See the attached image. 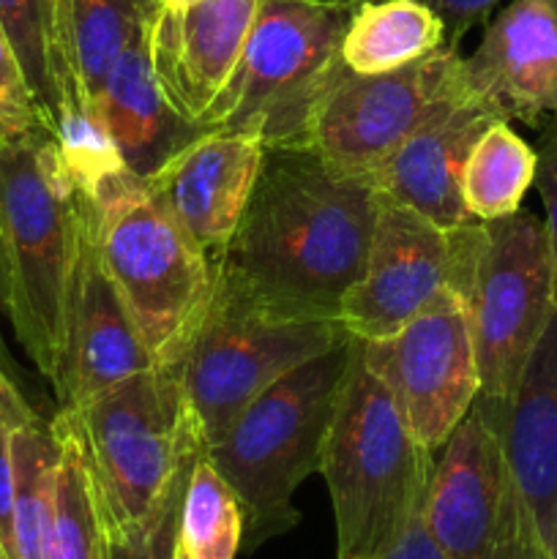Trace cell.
Listing matches in <instances>:
<instances>
[{
    "label": "cell",
    "mask_w": 557,
    "mask_h": 559,
    "mask_svg": "<svg viewBox=\"0 0 557 559\" xmlns=\"http://www.w3.org/2000/svg\"><path fill=\"white\" fill-rule=\"evenodd\" d=\"M375 183L311 147H265L235 235L213 262L216 284L293 314L339 320L375 229Z\"/></svg>",
    "instance_id": "6da1fadb"
},
{
    "label": "cell",
    "mask_w": 557,
    "mask_h": 559,
    "mask_svg": "<svg viewBox=\"0 0 557 559\" xmlns=\"http://www.w3.org/2000/svg\"><path fill=\"white\" fill-rule=\"evenodd\" d=\"M85 191L58 140L36 126L0 140V306L16 342L55 385Z\"/></svg>",
    "instance_id": "7a4b0ae2"
},
{
    "label": "cell",
    "mask_w": 557,
    "mask_h": 559,
    "mask_svg": "<svg viewBox=\"0 0 557 559\" xmlns=\"http://www.w3.org/2000/svg\"><path fill=\"white\" fill-rule=\"evenodd\" d=\"M435 459L353 338L320 462L336 522V559H382L402 540L429 495Z\"/></svg>",
    "instance_id": "3957f363"
},
{
    "label": "cell",
    "mask_w": 557,
    "mask_h": 559,
    "mask_svg": "<svg viewBox=\"0 0 557 559\" xmlns=\"http://www.w3.org/2000/svg\"><path fill=\"white\" fill-rule=\"evenodd\" d=\"M107 538L156 522L183 495L202 453L180 364H156L74 409Z\"/></svg>",
    "instance_id": "277c9868"
},
{
    "label": "cell",
    "mask_w": 557,
    "mask_h": 559,
    "mask_svg": "<svg viewBox=\"0 0 557 559\" xmlns=\"http://www.w3.org/2000/svg\"><path fill=\"white\" fill-rule=\"evenodd\" d=\"M349 355L353 336L284 374L202 451L238 497L249 551L300 522L293 497L309 475L320 473Z\"/></svg>",
    "instance_id": "5b68a950"
},
{
    "label": "cell",
    "mask_w": 557,
    "mask_h": 559,
    "mask_svg": "<svg viewBox=\"0 0 557 559\" xmlns=\"http://www.w3.org/2000/svg\"><path fill=\"white\" fill-rule=\"evenodd\" d=\"M102 262L156 364H183L211 306L216 271L145 178L120 169L93 189Z\"/></svg>",
    "instance_id": "8992f818"
},
{
    "label": "cell",
    "mask_w": 557,
    "mask_h": 559,
    "mask_svg": "<svg viewBox=\"0 0 557 559\" xmlns=\"http://www.w3.org/2000/svg\"><path fill=\"white\" fill-rule=\"evenodd\" d=\"M364 0H260L233 80L205 131H249L265 147H306L311 118L344 69L342 41Z\"/></svg>",
    "instance_id": "52a82bcc"
},
{
    "label": "cell",
    "mask_w": 557,
    "mask_h": 559,
    "mask_svg": "<svg viewBox=\"0 0 557 559\" xmlns=\"http://www.w3.org/2000/svg\"><path fill=\"white\" fill-rule=\"evenodd\" d=\"M451 238V287L470 304L481 396L508 402L557 309L544 218L530 211L473 218Z\"/></svg>",
    "instance_id": "ba28073f"
},
{
    "label": "cell",
    "mask_w": 557,
    "mask_h": 559,
    "mask_svg": "<svg viewBox=\"0 0 557 559\" xmlns=\"http://www.w3.org/2000/svg\"><path fill=\"white\" fill-rule=\"evenodd\" d=\"M347 336L342 320L273 309L216 284L180 364L186 404L202 451L222 440L238 415L273 382Z\"/></svg>",
    "instance_id": "9c48e42d"
},
{
    "label": "cell",
    "mask_w": 557,
    "mask_h": 559,
    "mask_svg": "<svg viewBox=\"0 0 557 559\" xmlns=\"http://www.w3.org/2000/svg\"><path fill=\"white\" fill-rule=\"evenodd\" d=\"M500 424L502 402L478 393L435 459L424 522L442 559H546Z\"/></svg>",
    "instance_id": "30bf717a"
},
{
    "label": "cell",
    "mask_w": 557,
    "mask_h": 559,
    "mask_svg": "<svg viewBox=\"0 0 557 559\" xmlns=\"http://www.w3.org/2000/svg\"><path fill=\"white\" fill-rule=\"evenodd\" d=\"M467 93L464 58L448 44L388 74H355L344 66L317 104L306 147L371 180L413 131Z\"/></svg>",
    "instance_id": "8fae6325"
},
{
    "label": "cell",
    "mask_w": 557,
    "mask_h": 559,
    "mask_svg": "<svg viewBox=\"0 0 557 559\" xmlns=\"http://www.w3.org/2000/svg\"><path fill=\"white\" fill-rule=\"evenodd\" d=\"M360 358L388 388L415 440L440 453L481 393L470 304L442 287L393 336L360 342Z\"/></svg>",
    "instance_id": "7c38bea8"
},
{
    "label": "cell",
    "mask_w": 557,
    "mask_h": 559,
    "mask_svg": "<svg viewBox=\"0 0 557 559\" xmlns=\"http://www.w3.org/2000/svg\"><path fill=\"white\" fill-rule=\"evenodd\" d=\"M451 229L377 189L364 273L342 300L344 331L360 342L388 338L451 287Z\"/></svg>",
    "instance_id": "4fadbf2b"
},
{
    "label": "cell",
    "mask_w": 557,
    "mask_h": 559,
    "mask_svg": "<svg viewBox=\"0 0 557 559\" xmlns=\"http://www.w3.org/2000/svg\"><path fill=\"white\" fill-rule=\"evenodd\" d=\"M151 366H156V360L142 344L102 262L93 227V205L85 194L66 311L63 360L52 385L58 409L80 407L115 382Z\"/></svg>",
    "instance_id": "5bb4252c"
},
{
    "label": "cell",
    "mask_w": 557,
    "mask_h": 559,
    "mask_svg": "<svg viewBox=\"0 0 557 559\" xmlns=\"http://www.w3.org/2000/svg\"><path fill=\"white\" fill-rule=\"evenodd\" d=\"M262 156L265 145L249 131H202L145 180L169 216L216 262L249 205Z\"/></svg>",
    "instance_id": "9a60e30c"
},
{
    "label": "cell",
    "mask_w": 557,
    "mask_h": 559,
    "mask_svg": "<svg viewBox=\"0 0 557 559\" xmlns=\"http://www.w3.org/2000/svg\"><path fill=\"white\" fill-rule=\"evenodd\" d=\"M260 0H194L151 16V58L169 107L200 126L244 55ZM205 131V129H202Z\"/></svg>",
    "instance_id": "2e32d148"
},
{
    "label": "cell",
    "mask_w": 557,
    "mask_h": 559,
    "mask_svg": "<svg viewBox=\"0 0 557 559\" xmlns=\"http://www.w3.org/2000/svg\"><path fill=\"white\" fill-rule=\"evenodd\" d=\"M464 80L508 123L557 126V0H511L464 58Z\"/></svg>",
    "instance_id": "e0dca14e"
},
{
    "label": "cell",
    "mask_w": 557,
    "mask_h": 559,
    "mask_svg": "<svg viewBox=\"0 0 557 559\" xmlns=\"http://www.w3.org/2000/svg\"><path fill=\"white\" fill-rule=\"evenodd\" d=\"M502 120L475 93L457 98L431 115L375 173V189L415 207L442 229L473 222L464 207L462 173L470 151L486 126Z\"/></svg>",
    "instance_id": "ac0fdd59"
},
{
    "label": "cell",
    "mask_w": 557,
    "mask_h": 559,
    "mask_svg": "<svg viewBox=\"0 0 557 559\" xmlns=\"http://www.w3.org/2000/svg\"><path fill=\"white\" fill-rule=\"evenodd\" d=\"M153 16V14H151ZM151 20L109 69L93 115L112 140L126 169L151 178L173 153L202 134L169 107L151 58Z\"/></svg>",
    "instance_id": "d6986e66"
},
{
    "label": "cell",
    "mask_w": 557,
    "mask_h": 559,
    "mask_svg": "<svg viewBox=\"0 0 557 559\" xmlns=\"http://www.w3.org/2000/svg\"><path fill=\"white\" fill-rule=\"evenodd\" d=\"M502 445L538 524L541 544L557 502V309L502 402Z\"/></svg>",
    "instance_id": "ffe728a7"
},
{
    "label": "cell",
    "mask_w": 557,
    "mask_h": 559,
    "mask_svg": "<svg viewBox=\"0 0 557 559\" xmlns=\"http://www.w3.org/2000/svg\"><path fill=\"white\" fill-rule=\"evenodd\" d=\"M0 25L20 60L38 123L55 134L60 118L87 109L60 31L58 0H0Z\"/></svg>",
    "instance_id": "44dd1931"
},
{
    "label": "cell",
    "mask_w": 557,
    "mask_h": 559,
    "mask_svg": "<svg viewBox=\"0 0 557 559\" xmlns=\"http://www.w3.org/2000/svg\"><path fill=\"white\" fill-rule=\"evenodd\" d=\"M446 47V25L420 0H364L349 20L342 60L355 74H388Z\"/></svg>",
    "instance_id": "7402d4cb"
},
{
    "label": "cell",
    "mask_w": 557,
    "mask_h": 559,
    "mask_svg": "<svg viewBox=\"0 0 557 559\" xmlns=\"http://www.w3.org/2000/svg\"><path fill=\"white\" fill-rule=\"evenodd\" d=\"M153 9L156 0H58L60 31L91 112L109 69L147 25Z\"/></svg>",
    "instance_id": "603a6c76"
},
{
    "label": "cell",
    "mask_w": 557,
    "mask_h": 559,
    "mask_svg": "<svg viewBox=\"0 0 557 559\" xmlns=\"http://www.w3.org/2000/svg\"><path fill=\"white\" fill-rule=\"evenodd\" d=\"M49 424L58 437L60 464L47 559H107L109 538L80 426L66 409H58Z\"/></svg>",
    "instance_id": "cb8c5ba5"
},
{
    "label": "cell",
    "mask_w": 557,
    "mask_h": 559,
    "mask_svg": "<svg viewBox=\"0 0 557 559\" xmlns=\"http://www.w3.org/2000/svg\"><path fill=\"white\" fill-rule=\"evenodd\" d=\"M535 151L508 120L486 126L462 173V197L470 216L497 222L522 211L524 194L535 180Z\"/></svg>",
    "instance_id": "d4e9b609"
},
{
    "label": "cell",
    "mask_w": 557,
    "mask_h": 559,
    "mask_svg": "<svg viewBox=\"0 0 557 559\" xmlns=\"http://www.w3.org/2000/svg\"><path fill=\"white\" fill-rule=\"evenodd\" d=\"M60 448L52 424L33 415L14 435V551L16 559H47L55 516Z\"/></svg>",
    "instance_id": "484cf974"
},
{
    "label": "cell",
    "mask_w": 557,
    "mask_h": 559,
    "mask_svg": "<svg viewBox=\"0 0 557 559\" xmlns=\"http://www.w3.org/2000/svg\"><path fill=\"white\" fill-rule=\"evenodd\" d=\"M178 544L194 559H235L244 544V511L205 453L194 459L178 519Z\"/></svg>",
    "instance_id": "4316f807"
},
{
    "label": "cell",
    "mask_w": 557,
    "mask_h": 559,
    "mask_svg": "<svg viewBox=\"0 0 557 559\" xmlns=\"http://www.w3.org/2000/svg\"><path fill=\"white\" fill-rule=\"evenodd\" d=\"M31 404L9 374L0 377V546L14 551V435L33 418Z\"/></svg>",
    "instance_id": "83f0119b"
},
{
    "label": "cell",
    "mask_w": 557,
    "mask_h": 559,
    "mask_svg": "<svg viewBox=\"0 0 557 559\" xmlns=\"http://www.w3.org/2000/svg\"><path fill=\"white\" fill-rule=\"evenodd\" d=\"M38 115L33 104L31 91H27L25 74L20 69L14 49H11L9 36L0 25V129L5 136L25 134L36 129Z\"/></svg>",
    "instance_id": "f1b7e54d"
},
{
    "label": "cell",
    "mask_w": 557,
    "mask_h": 559,
    "mask_svg": "<svg viewBox=\"0 0 557 559\" xmlns=\"http://www.w3.org/2000/svg\"><path fill=\"white\" fill-rule=\"evenodd\" d=\"M180 502H183V495L169 502L167 511L147 527L109 540L107 559H173L175 544H178Z\"/></svg>",
    "instance_id": "f546056e"
},
{
    "label": "cell",
    "mask_w": 557,
    "mask_h": 559,
    "mask_svg": "<svg viewBox=\"0 0 557 559\" xmlns=\"http://www.w3.org/2000/svg\"><path fill=\"white\" fill-rule=\"evenodd\" d=\"M535 180L533 186L538 189L541 202H544V227L549 238L552 254V273H555V306H557V126L544 136V142L535 151Z\"/></svg>",
    "instance_id": "4dcf8cb0"
},
{
    "label": "cell",
    "mask_w": 557,
    "mask_h": 559,
    "mask_svg": "<svg viewBox=\"0 0 557 559\" xmlns=\"http://www.w3.org/2000/svg\"><path fill=\"white\" fill-rule=\"evenodd\" d=\"M420 3L429 5L442 20L448 47H459L464 33L489 20L491 11H495V5L500 0H420Z\"/></svg>",
    "instance_id": "1f68e13d"
},
{
    "label": "cell",
    "mask_w": 557,
    "mask_h": 559,
    "mask_svg": "<svg viewBox=\"0 0 557 559\" xmlns=\"http://www.w3.org/2000/svg\"><path fill=\"white\" fill-rule=\"evenodd\" d=\"M382 559H442L440 551H437L435 540H431L429 530H426L424 508L415 513L407 533L402 535V540H399V544L393 546V549Z\"/></svg>",
    "instance_id": "d6a6232c"
},
{
    "label": "cell",
    "mask_w": 557,
    "mask_h": 559,
    "mask_svg": "<svg viewBox=\"0 0 557 559\" xmlns=\"http://www.w3.org/2000/svg\"><path fill=\"white\" fill-rule=\"evenodd\" d=\"M544 555L546 559H557V502L552 508L549 524L544 530Z\"/></svg>",
    "instance_id": "836d02e7"
},
{
    "label": "cell",
    "mask_w": 557,
    "mask_h": 559,
    "mask_svg": "<svg viewBox=\"0 0 557 559\" xmlns=\"http://www.w3.org/2000/svg\"><path fill=\"white\" fill-rule=\"evenodd\" d=\"M156 3L162 5V9H183V5L194 3V0H156Z\"/></svg>",
    "instance_id": "e575fe53"
},
{
    "label": "cell",
    "mask_w": 557,
    "mask_h": 559,
    "mask_svg": "<svg viewBox=\"0 0 557 559\" xmlns=\"http://www.w3.org/2000/svg\"><path fill=\"white\" fill-rule=\"evenodd\" d=\"M173 559H194V557H191V555H189V551H186V549H183V546H180V544H175Z\"/></svg>",
    "instance_id": "d590c367"
},
{
    "label": "cell",
    "mask_w": 557,
    "mask_h": 559,
    "mask_svg": "<svg viewBox=\"0 0 557 559\" xmlns=\"http://www.w3.org/2000/svg\"><path fill=\"white\" fill-rule=\"evenodd\" d=\"M0 559H11V557H9V551H5L3 546H0Z\"/></svg>",
    "instance_id": "8d00e7d4"
},
{
    "label": "cell",
    "mask_w": 557,
    "mask_h": 559,
    "mask_svg": "<svg viewBox=\"0 0 557 559\" xmlns=\"http://www.w3.org/2000/svg\"><path fill=\"white\" fill-rule=\"evenodd\" d=\"M5 374V369H3V353H0V377Z\"/></svg>",
    "instance_id": "74e56055"
},
{
    "label": "cell",
    "mask_w": 557,
    "mask_h": 559,
    "mask_svg": "<svg viewBox=\"0 0 557 559\" xmlns=\"http://www.w3.org/2000/svg\"><path fill=\"white\" fill-rule=\"evenodd\" d=\"M3 136H5V134H3V129H0V140H3Z\"/></svg>",
    "instance_id": "f35d334b"
}]
</instances>
